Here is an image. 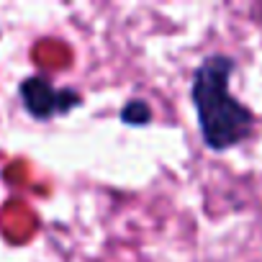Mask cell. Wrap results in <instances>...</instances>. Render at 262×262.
I'll list each match as a JSON object with an SVG mask.
<instances>
[{
	"instance_id": "obj_1",
	"label": "cell",
	"mask_w": 262,
	"mask_h": 262,
	"mask_svg": "<svg viewBox=\"0 0 262 262\" xmlns=\"http://www.w3.org/2000/svg\"><path fill=\"white\" fill-rule=\"evenodd\" d=\"M234 67L236 62L231 57L211 54L198 64L193 75L190 98L198 116L201 137L211 152H226L242 144L254 128V113L229 90Z\"/></svg>"
},
{
	"instance_id": "obj_2",
	"label": "cell",
	"mask_w": 262,
	"mask_h": 262,
	"mask_svg": "<svg viewBox=\"0 0 262 262\" xmlns=\"http://www.w3.org/2000/svg\"><path fill=\"white\" fill-rule=\"evenodd\" d=\"M21 100H24L26 111L39 121H47L57 113H67L80 105V95L75 90L54 88L44 77H29L21 85Z\"/></svg>"
},
{
	"instance_id": "obj_3",
	"label": "cell",
	"mask_w": 262,
	"mask_h": 262,
	"mask_svg": "<svg viewBox=\"0 0 262 262\" xmlns=\"http://www.w3.org/2000/svg\"><path fill=\"white\" fill-rule=\"evenodd\" d=\"M123 121L128 123V126H144V123H149V118H152V111H149V105L144 103V100H131L126 108H123Z\"/></svg>"
}]
</instances>
